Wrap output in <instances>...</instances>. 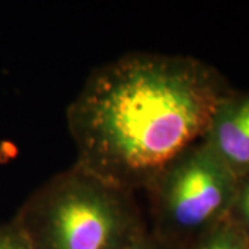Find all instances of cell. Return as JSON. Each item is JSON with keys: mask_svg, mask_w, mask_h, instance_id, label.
Masks as SVG:
<instances>
[{"mask_svg": "<svg viewBox=\"0 0 249 249\" xmlns=\"http://www.w3.org/2000/svg\"><path fill=\"white\" fill-rule=\"evenodd\" d=\"M231 88L191 55L129 53L90 72L67 109L76 163L136 193L204 139Z\"/></svg>", "mask_w": 249, "mask_h": 249, "instance_id": "cell-1", "label": "cell"}, {"mask_svg": "<svg viewBox=\"0 0 249 249\" xmlns=\"http://www.w3.org/2000/svg\"><path fill=\"white\" fill-rule=\"evenodd\" d=\"M134 194L75 162L37 187L11 222L32 249H126L148 232Z\"/></svg>", "mask_w": 249, "mask_h": 249, "instance_id": "cell-2", "label": "cell"}, {"mask_svg": "<svg viewBox=\"0 0 249 249\" xmlns=\"http://www.w3.org/2000/svg\"><path fill=\"white\" fill-rule=\"evenodd\" d=\"M238 178L201 139L187 147L144 188L150 201L148 231L170 249H193L227 220Z\"/></svg>", "mask_w": 249, "mask_h": 249, "instance_id": "cell-3", "label": "cell"}, {"mask_svg": "<svg viewBox=\"0 0 249 249\" xmlns=\"http://www.w3.org/2000/svg\"><path fill=\"white\" fill-rule=\"evenodd\" d=\"M202 140L237 178L249 176V90L222 98Z\"/></svg>", "mask_w": 249, "mask_h": 249, "instance_id": "cell-4", "label": "cell"}, {"mask_svg": "<svg viewBox=\"0 0 249 249\" xmlns=\"http://www.w3.org/2000/svg\"><path fill=\"white\" fill-rule=\"evenodd\" d=\"M193 249H249V240L229 220H224L205 234Z\"/></svg>", "mask_w": 249, "mask_h": 249, "instance_id": "cell-5", "label": "cell"}, {"mask_svg": "<svg viewBox=\"0 0 249 249\" xmlns=\"http://www.w3.org/2000/svg\"><path fill=\"white\" fill-rule=\"evenodd\" d=\"M227 220L249 240V176L238 178Z\"/></svg>", "mask_w": 249, "mask_h": 249, "instance_id": "cell-6", "label": "cell"}, {"mask_svg": "<svg viewBox=\"0 0 249 249\" xmlns=\"http://www.w3.org/2000/svg\"><path fill=\"white\" fill-rule=\"evenodd\" d=\"M0 249H32L13 222L0 226Z\"/></svg>", "mask_w": 249, "mask_h": 249, "instance_id": "cell-7", "label": "cell"}, {"mask_svg": "<svg viewBox=\"0 0 249 249\" xmlns=\"http://www.w3.org/2000/svg\"><path fill=\"white\" fill-rule=\"evenodd\" d=\"M126 249H170L169 247H166L165 244H162L160 241H158L151 232L148 231L145 235H142L140 240H137L134 244H132L129 248Z\"/></svg>", "mask_w": 249, "mask_h": 249, "instance_id": "cell-8", "label": "cell"}]
</instances>
